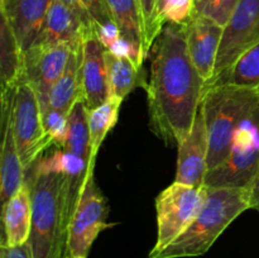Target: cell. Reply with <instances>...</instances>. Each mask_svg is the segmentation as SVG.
Returning a JSON list of instances; mask_svg holds the SVG:
<instances>
[{"label":"cell","mask_w":259,"mask_h":258,"mask_svg":"<svg viewBox=\"0 0 259 258\" xmlns=\"http://www.w3.org/2000/svg\"><path fill=\"white\" fill-rule=\"evenodd\" d=\"M13 132L23 167L27 171L51 146L42 121V109L35 90L20 78L13 100Z\"/></svg>","instance_id":"cell-8"},{"label":"cell","mask_w":259,"mask_h":258,"mask_svg":"<svg viewBox=\"0 0 259 258\" xmlns=\"http://www.w3.org/2000/svg\"><path fill=\"white\" fill-rule=\"evenodd\" d=\"M223 29L222 25L196 14L185 23L187 52L206 86L214 76Z\"/></svg>","instance_id":"cell-13"},{"label":"cell","mask_w":259,"mask_h":258,"mask_svg":"<svg viewBox=\"0 0 259 258\" xmlns=\"http://www.w3.org/2000/svg\"><path fill=\"white\" fill-rule=\"evenodd\" d=\"M192 15V0H162L161 17L163 24H185Z\"/></svg>","instance_id":"cell-26"},{"label":"cell","mask_w":259,"mask_h":258,"mask_svg":"<svg viewBox=\"0 0 259 258\" xmlns=\"http://www.w3.org/2000/svg\"><path fill=\"white\" fill-rule=\"evenodd\" d=\"M4 250H5V243L0 240V258H4Z\"/></svg>","instance_id":"cell-32"},{"label":"cell","mask_w":259,"mask_h":258,"mask_svg":"<svg viewBox=\"0 0 259 258\" xmlns=\"http://www.w3.org/2000/svg\"><path fill=\"white\" fill-rule=\"evenodd\" d=\"M106 48L96 32L86 35L81 43L80 100L89 110L98 108L109 99Z\"/></svg>","instance_id":"cell-11"},{"label":"cell","mask_w":259,"mask_h":258,"mask_svg":"<svg viewBox=\"0 0 259 258\" xmlns=\"http://www.w3.org/2000/svg\"><path fill=\"white\" fill-rule=\"evenodd\" d=\"M239 2L240 0H192V14L207 18L224 28Z\"/></svg>","instance_id":"cell-24"},{"label":"cell","mask_w":259,"mask_h":258,"mask_svg":"<svg viewBox=\"0 0 259 258\" xmlns=\"http://www.w3.org/2000/svg\"><path fill=\"white\" fill-rule=\"evenodd\" d=\"M105 3L120 37L128 43L137 66L142 68L144 60L148 56L144 48L139 0H105Z\"/></svg>","instance_id":"cell-16"},{"label":"cell","mask_w":259,"mask_h":258,"mask_svg":"<svg viewBox=\"0 0 259 258\" xmlns=\"http://www.w3.org/2000/svg\"><path fill=\"white\" fill-rule=\"evenodd\" d=\"M23 71V52L0 0V88L14 86Z\"/></svg>","instance_id":"cell-18"},{"label":"cell","mask_w":259,"mask_h":258,"mask_svg":"<svg viewBox=\"0 0 259 258\" xmlns=\"http://www.w3.org/2000/svg\"><path fill=\"white\" fill-rule=\"evenodd\" d=\"M259 104V95L249 89L233 85L205 88L201 108L207 133V172L225 161L238 126Z\"/></svg>","instance_id":"cell-4"},{"label":"cell","mask_w":259,"mask_h":258,"mask_svg":"<svg viewBox=\"0 0 259 258\" xmlns=\"http://www.w3.org/2000/svg\"><path fill=\"white\" fill-rule=\"evenodd\" d=\"M108 201L95 179L85 177L68 223L63 258H88L99 234L115 225L108 223Z\"/></svg>","instance_id":"cell-6"},{"label":"cell","mask_w":259,"mask_h":258,"mask_svg":"<svg viewBox=\"0 0 259 258\" xmlns=\"http://www.w3.org/2000/svg\"><path fill=\"white\" fill-rule=\"evenodd\" d=\"M250 209L248 187H207L206 199L190 227L153 258H189L205 254L224 230Z\"/></svg>","instance_id":"cell-3"},{"label":"cell","mask_w":259,"mask_h":258,"mask_svg":"<svg viewBox=\"0 0 259 258\" xmlns=\"http://www.w3.org/2000/svg\"><path fill=\"white\" fill-rule=\"evenodd\" d=\"M219 83L249 89L259 95V42L245 51L224 73L207 86Z\"/></svg>","instance_id":"cell-23"},{"label":"cell","mask_w":259,"mask_h":258,"mask_svg":"<svg viewBox=\"0 0 259 258\" xmlns=\"http://www.w3.org/2000/svg\"><path fill=\"white\" fill-rule=\"evenodd\" d=\"M207 133L201 108L197 110L189 134L179 143L177 171L175 182L202 187L207 175Z\"/></svg>","instance_id":"cell-12"},{"label":"cell","mask_w":259,"mask_h":258,"mask_svg":"<svg viewBox=\"0 0 259 258\" xmlns=\"http://www.w3.org/2000/svg\"><path fill=\"white\" fill-rule=\"evenodd\" d=\"M78 46L80 45L71 43H60L47 47L32 46L23 53V71L20 78L33 86L42 111L48 105L51 89L62 75L71 53Z\"/></svg>","instance_id":"cell-10"},{"label":"cell","mask_w":259,"mask_h":258,"mask_svg":"<svg viewBox=\"0 0 259 258\" xmlns=\"http://www.w3.org/2000/svg\"><path fill=\"white\" fill-rule=\"evenodd\" d=\"M109 98L124 100L141 83V68L128 56H119L106 50Z\"/></svg>","instance_id":"cell-21"},{"label":"cell","mask_w":259,"mask_h":258,"mask_svg":"<svg viewBox=\"0 0 259 258\" xmlns=\"http://www.w3.org/2000/svg\"><path fill=\"white\" fill-rule=\"evenodd\" d=\"M91 18H93L95 27H103L108 24H115L111 19V15L106 7L105 0H83Z\"/></svg>","instance_id":"cell-27"},{"label":"cell","mask_w":259,"mask_h":258,"mask_svg":"<svg viewBox=\"0 0 259 258\" xmlns=\"http://www.w3.org/2000/svg\"><path fill=\"white\" fill-rule=\"evenodd\" d=\"M248 190H249L250 197V209L258 210L259 211V166L252 182L248 186Z\"/></svg>","instance_id":"cell-31"},{"label":"cell","mask_w":259,"mask_h":258,"mask_svg":"<svg viewBox=\"0 0 259 258\" xmlns=\"http://www.w3.org/2000/svg\"><path fill=\"white\" fill-rule=\"evenodd\" d=\"M80 58L81 45L72 51L62 75L51 89L47 108L70 114L73 105L80 100Z\"/></svg>","instance_id":"cell-19"},{"label":"cell","mask_w":259,"mask_h":258,"mask_svg":"<svg viewBox=\"0 0 259 258\" xmlns=\"http://www.w3.org/2000/svg\"><path fill=\"white\" fill-rule=\"evenodd\" d=\"M32 225V196L25 180L14 196L8 201L3 215L5 243L8 247L25 244L29 239Z\"/></svg>","instance_id":"cell-17"},{"label":"cell","mask_w":259,"mask_h":258,"mask_svg":"<svg viewBox=\"0 0 259 258\" xmlns=\"http://www.w3.org/2000/svg\"><path fill=\"white\" fill-rule=\"evenodd\" d=\"M88 33L77 15L60 0H53L43 27L32 46H55L60 43L81 45ZM30 46V47H32Z\"/></svg>","instance_id":"cell-15"},{"label":"cell","mask_w":259,"mask_h":258,"mask_svg":"<svg viewBox=\"0 0 259 258\" xmlns=\"http://www.w3.org/2000/svg\"><path fill=\"white\" fill-rule=\"evenodd\" d=\"M259 42V0H240L223 29L212 80ZM210 81V82H211Z\"/></svg>","instance_id":"cell-9"},{"label":"cell","mask_w":259,"mask_h":258,"mask_svg":"<svg viewBox=\"0 0 259 258\" xmlns=\"http://www.w3.org/2000/svg\"><path fill=\"white\" fill-rule=\"evenodd\" d=\"M60 2L63 3L68 9H71L76 15H77L81 24H82L83 29H85V32L88 33V34L95 32V23H94L93 18H91L90 13H89L83 0H60Z\"/></svg>","instance_id":"cell-28"},{"label":"cell","mask_w":259,"mask_h":258,"mask_svg":"<svg viewBox=\"0 0 259 258\" xmlns=\"http://www.w3.org/2000/svg\"><path fill=\"white\" fill-rule=\"evenodd\" d=\"M67 153L82 158L89 163L90 158V133H89V109L81 100L73 105L67 118L65 136L56 147Z\"/></svg>","instance_id":"cell-22"},{"label":"cell","mask_w":259,"mask_h":258,"mask_svg":"<svg viewBox=\"0 0 259 258\" xmlns=\"http://www.w3.org/2000/svg\"><path fill=\"white\" fill-rule=\"evenodd\" d=\"M53 0H2L5 14L24 53L37 39Z\"/></svg>","instance_id":"cell-14"},{"label":"cell","mask_w":259,"mask_h":258,"mask_svg":"<svg viewBox=\"0 0 259 258\" xmlns=\"http://www.w3.org/2000/svg\"><path fill=\"white\" fill-rule=\"evenodd\" d=\"M15 85L9 86V88H0V149H2V139H3V129H4L5 114L7 109L12 101L13 95H14Z\"/></svg>","instance_id":"cell-29"},{"label":"cell","mask_w":259,"mask_h":258,"mask_svg":"<svg viewBox=\"0 0 259 258\" xmlns=\"http://www.w3.org/2000/svg\"><path fill=\"white\" fill-rule=\"evenodd\" d=\"M206 199V186L194 187L174 182L156 199L157 240L149 252L153 258L190 227Z\"/></svg>","instance_id":"cell-7"},{"label":"cell","mask_w":259,"mask_h":258,"mask_svg":"<svg viewBox=\"0 0 259 258\" xmlns=\"http://www.w3.org/2000/svg\"><path fill=\"white\" fill-rule=\"evenodd\" d=\"M151 56L147 85L151 128L162 141L179 146L191 129L206 88L187 52L185 24L167 23Z\"/></svg>","instance_id":"cell-1"},{"label":"cell","mask_w":259,"mask_h":258,"mask_svg":"<svg viewBox=\"0 0 259 258\" xmlns=\"http://www.w3.org/2000/svg\"><path fill=\"white\" fill-rule=\"evenodd\" d=\"M4 258H32V253H30V248L28 243L17 245V247L5 245Z\"/></svg>","instance_id":"cell-30"},{"label":"cell","mask_w":259,"mask_h":258,"mask_svg":"<svg viewBox=\"0 0 259 258\" xmlns=\"http://www.w3.org/2000/svg\"><path fill=\"white\" fill-rule=\"evenodd\" d=\"M123 100L118 98H110L99 105L98 108L89 110V133H90V158L86 167L85 177L94 176L96 157L99 149L103 146L109 132L118 121L119 110Z\"/></svg>","instance_id":"cell-20"},{"label":"cell","mask_w":259,"mask_h":258,"mask_svg":"<svg viewBox=\"0 0 259 258\" xmlns=\"http://www.w3.org/2000/svg\"><path fill=\"white\" fill-rule=\"evenodd\" d=\"M259 166V104L238 126L225 161L207 172V187H248Z\"/></svg>","instance_id":"cell-5"},{"label":"cell","mask_w":259,"mask_h":258,"mask_svg":"<svg viewBox=\"0 0 259 258\" xmlns=\"http://www.w3.org/2000/svg\"><path fill=\"white\" fill-rule=\"evenodd\" d=\"M67 118L68 114L55 110V109L47 108L42 111L43 128H45L46 136L50 138L52 146H60L61 141L65 136L66 126H67Z\"/></svg>","instance_id":"cell-25"},{"label":"cell","mask_w":259,"mask_h":258,"mask_svg":"<svg viewBox=\"0 0 259 258\" xmlns=\"http://www.w3.org/2000/svg\"><path fill=\"white\" fill-rule=\"evenodd\" d=\"M25 172L32 196L28 239L32 258H63L68 223L85 176L43 168L37 162Z\"/></svg>","instance_id":"cell-2"}]
</instances>
